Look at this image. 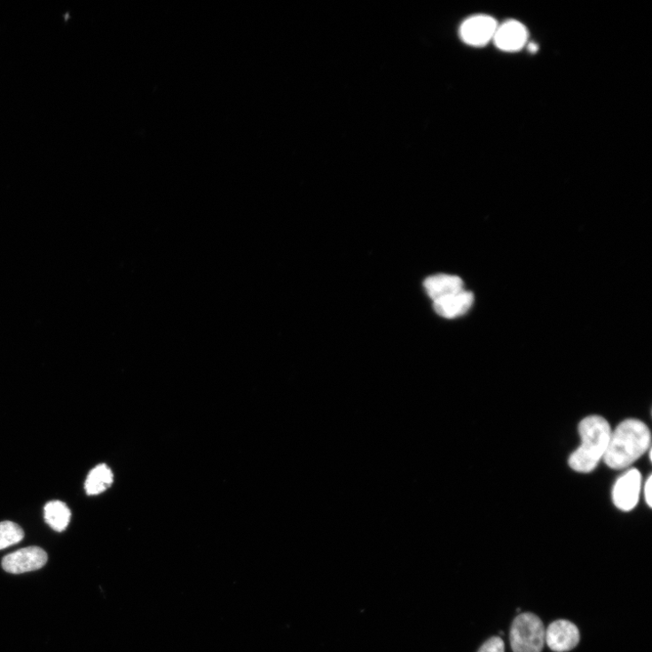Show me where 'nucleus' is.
Listing matches in <instances>:
<instances>
[{"label":"nucleus","mask_w":652,"mask_h":652,"mask_svg":"<svg viewBox=\"0 0 652 652\" xmlns=\"http://www.w3.org/2000/svg\"><path fill=\"white\" fill-rule=\"evenodd\" d=\"M650 431L645 423L626 420L612 431L604 462L613 469L626 468L650 449Z\"/></svg>","instance_id":"obj_1"},{"label":"nucleus","mask_w":652,"mask_h":652,"mask_svg":"<svg viewBox=\"0 0 652 652\" xmlns=\"http://www.w3.org/2000/svg\"><path fill=\"white\" fill-rule=\"evenodd\" d=\"M579 433L582 444L570 456L569 463L575 471L589 473L603 459L610 442L612 428L604 418L593 415L581 421Z\"/></svg>","instance_id":"obj_2"},{"label":"nucleus","mask_w":652,"mask_h":652,"mask_svg":"<svg viewBox=\"0 0 652 652\" xmlns=\"http://www.w3.org/2000/svg\"><path fill=\"white\" fill-rule=\"evenodd\" d=\"M545 642L546 630L538 617L526 613L515 619L510 631L514 652H541Z\"/></svg>","instance_id":"obj_3"},{"label":"nucleus","mask_w":652,"mask_h":652,"mask_svg":"<svg viewBox=\"0 0 652 652\" xmlns=\"http://www.w3.org/2000/svg\"><path fill=\"white\" fill-rule=\"evenodd\" d=\"M48 554L37 546L26 547L6 555L3 560L4 570L14 575L36 571L45 567Z\"/></svg>","instance_id":"obj_4"},{"label":"nucleus","mask_w":652,"mask_h":652,"mask_svg":"<svg viewBox=\"0 0 652 652\" xmlns=\"http://www.w3.org/2000/svg\"><path fill=\"white\" fill-rule=\"evenodd\" d=\"M498 26L497 21L491 16L475 15L462 23L460 35L467 45L483 47L493 40Z\"/></svg>","instance_id":"obj_5"},{"label":"nucleus","mask_w":652,"mask_h":652,"mask_svg":"<svg viewBox=\"0 0 652 652\" xmlns=\"http://www.w3.org/2000/svg\"><path fill=\"white\" fill-rule=\"evenodd\" d=\"M641 487V475L632 468L622 475L613 489V501L617 508L629 512L639 502Z\"/></svg>","instance_id":"obj_6"},{"label":"nucleus","mask_w":652,"mask_h":652,"mask_svg":"<svg viewBox=\"0 0 652 652\" xmlns=\"http://www.w3.org/2000/svg\"><path fill=\"white\" fill-rule=\"evenodd\" d=\"M546 641L552 650L567 652L578 645L580 632L577 626L569 621H555L546 630Z\"/></svg>","instance_id":"obj_7"},{"label":"nucleus","mask_w":652,"mask_h":652,"mask_svg":"<svg viewBox=\"0 0 652 652\" xmlns=\"http://www.w3.org/2000/svg\"><path fill=\"white\" fill-rule=\"evenodd\" d=\"M528 38L529 32L523 24L509 20L498 26L492 41L499 50L505 52H515L526 46Z\"/></svg>","instance_id":"obj_8"},{"label":"nucleus","mask_w":652,"mask_h":652,"mask_svg":"<svg viewBox=\"0 0 652 652\" xmlns=\"http://www.w3.org/2000/svg\"><path fill=\"white\" fill-rule=\"evenodd\" d=\"M474 295L465 289L456 294L434 301L435 312L439 316L452 319L465 315L472 307Z\"/></svg>","instance_id":"obj_9"},{"label":"nucleus","mask_w":652,"mask_h":652,"mask_svg":"<svg viewBox=\"0 0 652 652\" xmlns=\"http://www.w3.org/2000/svg\"><path fill=\"white\" fill-rule=\"evenodd\" d=\"M423 286L433 302L464 290L460 278L445 274L428 278Z\"/></svg>","instance_id":"obj_10"},{"label":"nucleus","mask_w":652,"mask_h":652,"mask_svg":"<svg viewBox=\"0 0 652 652\" xmlns=\"http://www.w3.org/2000/svg\"><path fill=\"white\" fill-rule=\"evenodd\" d=\"M114 482L112 470L106 465L100 464L93 468L86 477L84 490L87 495H99L108 490Z\"/></svg>","instance_id":"obj_11"},{"label":"nucleus","mask_w":652,"mask_h":652,"mask_svg":"<svg viewBox=\"0 0 652 652\" xmlns=\"http://www.w3.org/2000/svg\"><path fill=\"white\" fill-rule=\"evenodd\" d=\"M45 520L47 524L57 532L67 530L71 520V511L62 501H51L45 506Z\"/></svg>","instance_id":"obj_12"},{"label":"nucleus","mask_w":652,"mask_h":652,"mask_svg":"<svg viewBox=\"0 0 652 652\" xmlns=\"http://www.w3.org/2000/svg\"><path fill=\"white\" fill-rule=\"evenodd\" d=\"M23 530L14 522L4 521L0 523V550L19 544L24 538Z\"/></svg>","instance_id":"obj_13"},{"label":"nucleus","mask_w":652,"mask_h":652,"mask_svg":"<svg viewBox=\"0 0 652 652\" xmlns=\"http://www.w3.org/2000/svg\"><path fill=\"white\" fill-rule=\"evenodd\" d=\"M478 652H505V644L501 638L493 637L486 641Z\"/></svg>","instance_id":"obj_14"},{"label":"nucleus","mask_w":652,"mask_h":652,"mask_svg":"<svg viewBox=\"0 0 652 652\" xmlns=\"http://www.w3.org/2000/svg\"><path fill=\"white\" fill-rule=\"evenodd\" d=\"M652 476L649 475L648 477L647 482L645 483L644 487V496L645 500L649 507H652Z\"/></svg>","instance_id":"obj_15"},{"label":"nucleus","mask_w":652,"mask_h":652,"mask_svg":"<svg viewBox=\"0 0 652 652\" xmlns=\"http://www.w3.org/2000/svg\"><path fill=\"white\" fill-rule=\"evenodd\" d=\"M529 50L531 52H537L538 49V46L535 45V43H530L529 45Z\"/></svg>","instance_id":"obj_16"}]
</instances>
